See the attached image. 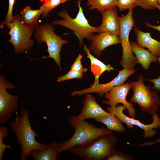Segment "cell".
Returning <instances> with one entry per match:
<instances>
[{"label": "cell", "instance_id": "cell-18", "mask_svg": "<svg viewBox=\"0 0 160 160\" xmlns=\"http://www.w3.org/2000/svg\"><path fill=\"white\" fill-rule=\"evenodd\" d=\"M41 9L33 10L29 6H26L20 12L21 23L29 28L36 30L39 27L38 22L40 16L42 14Z\"/></svg>", "mask_w": 160, "mask_h": 160}, {"label": "cell", "instance_id": "cell-14", "mask_svg": "<svg viewBox=\"0 0 160 160\" xmlns=\"http://www.w3.org/2000/svg\"><path fill=\"white\" fill-rule=\"evenodd\" d=\"M90 40L91 43L89 49L97 57L101 55L103 51L106 47L120 43L118 36L107 33H100L96 35L92 34Z\"/></svg>", "mask_w": 160, "mask_h": 160}, {"label": "cell", "instance_id": "cell-31", "mask_svg": "<svg viewBox=\"0 0 160 160\" xmlns=\"http://www.w3.org/2000/svg\"><path fill=\"white\" fill-rule=\"evenodd\" d=\"M146 80L152 82L153 84V86L152 89H155L158 91H160V75L156 79H148Z\"/></svg>", "mask_w": 160, "mask_h": 160}, {"label": "cell", "instance_id": "cell-9", "mask_svg": "<svg viewBox=\"0 0 160 160\" xmlns=\"http://www.w3.org/2000/svg\"><path fill=\"white\" fill-rule=\"evenodd\" d=\"M126 109L124 105L110 106L106 108L108 111L116 116L122 122L126 124L128 128L132 129L135 125L143 129V136L145 138H151L155 135L156 132L154 129H160V118L156 113L152 116V122L150 124H145L134 118L126 116L124 113L123 111Z\"/></svg>", "mask_w": 160, "mask_h": 160}, {"label": "cell", "instance_id": "cell-17", "mask_svg": "<svg viewBox=\"0 0 160 160\" xmlns=\"http://www.w3.org/2000/svg\"><path fill=\"white\" fill-rule=\"evenodd\" d=\"M130 44L132 51L135 55L138 63L141 65L144 69L148 70L151 63L157 61V57L137 44L132 42Z\"/></svg>", "mask_w": 160, "mask_h": 160}, {"label": "cell", "instance_id": "cell-27", "mask_svg": "<svg viewBox=\"0 0 160 160\" xmlns=\"http://www.w3.org/2000/svg\"><path fill=\"white\" fill-rule=\"evenodd\" d=\"M136 0H117L116 6L121 11L133 9L136 7Z\"/></svg>", "mask_w": 160, "mask_h": 160}, {"label": "cell", "instance_id": "cell-19", "mask_svg": "<svg viewBox=\"0 0 160 160\" xmlns=\"http://www.w3.org/2000/svg\"><path fill=\"white\" fill-rule=\"evenodd\" d=\"M60 152L58 144L54 142L44 150L31 151L29 155L32 156L35 160H55Z\"/></svg>", "mask_w": 160, "mask_h": 160}, {"label": "cell", "instance_id": "cell-7", "mask_svg": "<svg viewBox=\"0 0 160 160\" xmlns=\"http://www.w3.org/2000/svg\"><path fill=\"white\" fill-rule=\"evenodd\" d=\"M36 30L34 36L38 44L45 42L47 45L49 56L43 58L50 57L53 58L61 71L60 54L62 46L67 43L68 41L63 39L61 37L56 34L53 25L48 23L40 25Z\"/></svg>", "mask_w": 160, "mask_h": 160}, {"label": "cell", "instance_id": "cell-24", "mask_svg": "<svg viewBox=\"0 0 160 160\" xmlns=\"http://www.w3.org/2000/svg\"><path fill=\"white\" fill-rule=\"evenodd\" d=\"M8 132L7 128L4 126H0V160L3 159L4 152L6 148L11 149V145L4 144L3 142V139L7 137Z\"/></svg>", "mask_w": 160, "mask_h": 160}, {"label": "cell", "instance_id": "cell-16", "mask_svg": "<svg viewBox=\"0 0 160 160\" xmlns=\"http://www.w3.org/2000/svg\"><path fill=\"white\" fill-rule=\"evenodd\" d=\"M137 37V44L143 47L147 48L153 55L158 58L160 56V41L153 38L149 32H145L139 29H134Z\"/></svg>", "mask_w": 160, "mask_h": 160}, {"label": "cell", "instance_id": "cell-6", "mask_svg": "<svg viewBox=\"0 0 160 160\" xmlns=\"http://www.w3.org/2000/svg\"><path fill=\"white\" fill-rule=\"evenodd\" d=\"M118 20L119 25V37L122 49V59L120 64L123 68L133 70L135 65L138 63L136 58L133 55L129 40V33L135 25L133 9H129L126 15L118 17Z\"/></svg>", "mask_w": 160, "mask_h": 160}, {"label": "cell", "instance_id": "cell-22", "mask_svg": "<svg viewBox=\"0 0 160 160\" xmlns=\"http://www.w3.org/2000/svg\"><path fill=\"white\" fill-rule=\"evenodd\" d=\"M117 0H87V5L89 10L97 9L102 12L116 6Z\"/></svg>", "mask_w": 160, "mask_h": 160}, {"label": "cell", "instance_id": "cell-21", "mask_svg": "<svg viewBox=\"0 0 160 160\" xmlns=\"http://www.w3.org/2000/svg\"><path fill=\"white\" fill-rule=\"evenodd\" d=\"M95 120L96 122L105 124L106 128L111 131L120 133L126 131V128L122 124V122L116 116L111 113L98 117Z\"/></svg>", "mask_w": 160, "mask_h": 160}, {"label": "cell", "instance_id": "cell-4", "mask_svg": "<svg viewBox=\"0 0 160 160\" xmlns=\"http://www.w3.org/2000/svg\"><path fill=\"white\" fill-rule=\"evenodd\" d=\"M81 0H78L77 3L79 10L75 18L71 17L67 11L63 9L58 13L62 19L53 21L52 22L55 25H60L73 31L74 34L78 38L80 46L83 44L84 39L90 40L92 33L98 32V27L91 25L85 17L81 5Z\"/></svg>", "mask_w": 160, "mask_h": 160}, {"label": "cell", "instance_id": "cell-30", "mask_svg": "<svg viewBox=\"0 0 160 160\" xmlns=\"http://www.w3.org/2000/svg\"><path fill=\"white\" fill-rule=\"evenodd\" d=\"M82 55L79 54L76 58L71 67V70L83 72L87 71V69L83 67L81 63Z\"/></svg>", "mask_w": 160, "mask_h": 160}, {"label": "cell", "instance_id": "cell-15", "mask_svg": "<svg viewBox=\"0 0 160 160\" xmlns=\"http://www.w3.org/2000/svg\"><path fill=\"white\" fill-rule=\"evenodd\" d=\"M102 21L101 25L98 27V32L107 33L118 36L119 25L118 20L117 9L116 7L105 10L101 12Z\"/></svg>", "mask_w": 160, "mask_h": 160}, {"label": "cell", "instance_id": "cell-32", "mask_svg": "<svg viewBox=\"0 0 160 160\" xmlns=\"http://www.w3.org/2000/svg\"><path fill=\"white\" fill-rule=\"evenodd\" d=\"M156 8H157L160 11V7L158 4L156 6ZM145 25L148 27L152 28L160 32V25L158 26L154 25L148 22H146L145 23Z\"/></svg>", "mask_w": 160, "mask_h": 160}, {"label": "cell", "instance_id": "cell-2", "mask_svg": "<svg viewBox=\"0 0 160 160\" xmlns=\"http://www.w3.org/2000/svg\"><path fill=\"white\" fill-rule=\"evenodd\" d=\"M68 122L74 132L69 139L58 144L61 152L69 151L74 147L85 146L102 136L113 133L107 128L97 127L85 120L76 121L68 119Z\"/></svg>", "mask_w": 160, "mask_h": 160}, {"label": "cell", "instance_id": "cell-13", "mask_svg": "<svg viewBox=\"0 0 160 160\" xmlns=\"http://www.w3.org/2000/svg\"><path fill=\"white\" fill-rule=\"evenodd\" d=\"M81 112L77 116H71L68 119L78 121L87 119H95L110 114L103 109L97 102L95 98L89 94H86L83 103Z\"/></svg>", "mask_w": 160, "mask_h": 160}, {"label": "cell", "instance_id": "cell-1", "mask_svg": "<svg viewBox=\"0 0 160 160\" xmlns=\"http://www.w3.org/2000/svg\"><path fill=\"white\" fill-rule=\"evenodd\" d=\"M29 113V111L23 107L22 103L21 115L16 114L15 119L9 123V126L16 135L17 142L20 145L21 153L20 157L22 160H26L31 151L43 150L49 145L36 140L35 138L38 137V134L32 128Z\"/></svg>", "mask_w": 160, "mask_h": 160}, {"label": "cell", "instance_id": "cell-11", "mask_svg": "<svg viewBox=\"0 0 160 160\" xmlns=\"http://www.w3.org/2000/svg\"><path fill=\"white\" fill-rule=\"evenodd\" d=\"M133 84V81H131L114 87L105 94V98L107 100H103V103L113 106L121 103L128 110L129 116L135 118V110L133 105L126 100L127 96L132 89Z\"/></svg>", "mask_w": 160, "mask_h": 160}, {"label": "cell", "instance_id": "cell-10", "mask_svg": "<svg viewBox=\"0 0 160 160\" xmlns=\"http://www.w3.org/2000/svg\"><path fill=\"white\" fill-rule=\"evenodd\" d=\"M2 75L0 76V123H5L18 109L19 97L9 94L7 89H15Z\"/></svg>", "mask_w": 160, "mask_h": 160}, {"label": "cell", "instance_id": "cell-20", "mask_svg": "<svg viewBox=\"0 0 160 160\" xmlns=\"http://www.w3.org/2000/svg\"><path fill=\"white\" fill-rule=\"evenodd\" d=\"M84 50L87 55V57L90 61L91 69L95 77L94 83H98L100 76L105 71L115 70L110 64H105L92 55L86 45H84Z\"/></svg>", "mask_w": 160, "mask_h": 160}, {"label": "cell", "instance_id": "cell-35", "mask_svg": "<svg viewBox=\"0 0 160 160\" xmlns=\"http://www.w3.org/2000/svg\"><path fill=\"white\" fill-rule=\"evenodd\" d=\"M158 5L160 7V0H158Z\"/></svg>", "mask_w": 160, "mask_h": 160}, {"label": "cell", "instance_id": "cell-3", "mask_svg": "<svg viewBox=\"0 0 160 160\" xmlns=\"http://www.w3.org/2000/svg\"><path fill=\"white\" fill-rule=\"evenodd\" d=\"M117 142L113 133L106 134L95 139L85 146L74 147L69 151L86 160L106 159L114 151Z\"/></svg>", "mask_w": 160, "mask_h": 160}, {"label": "cell", "instance_id": "cell-28", "mask_svg": "<svg viewBox=\"0 0 160 160\" xmlns=\"http://www.w3.org/2000/svg\"><path fill=\"white\" fill-rule=\"evenodd\" d=\"M158 4V0H136V6L146 9H153Z\"/></svg>", "mask_w": 160, "mask_h": 160}, {"label": "cell", "instance_id": "cell-25", "mask_svg": "<svg viewBox=\"0 0 160 160\" xmlns=\"http://www.w3.org/2000/svg\"><path fill=\"white\" fill-rule=\"evenodd\" d=\"M15 0H9L8 8L7 13L5 19L1 23L0 28L3 27L4 25H6L8 28L11 23L14 19V16L12 15V11Z\"/></svg>", "mask_w": 160, "mask_h": 160}, {"label": "cell", "instance_id": "cell-33", "mask_svg": "<svg viewBox=\"0 0 160 160\" xmlns=\"http://www.w3.org/2000/svg\"><path fill=\"white\" fill-rule=\"evenodd\" d=\"M160 142V139H158L153 142H145L141 143L139 145L140 146L143 147L145 146H150L153 145L154 143Z\"/></svg>", "mask_w": 160, "mask_h": 160}, {"label": "cell", "instance_id": "cell-34", "mask_svg": "<svg viewBox=\"0 0 160 160\" xmlns=\"http://www.w3.org/2000/svg\"><path fill=\"white\" fill-rule=\"evenodd\" d=\"M157 61L160 63V56L158 57Z\"/></svg>", "mask_w": 160, "mask_h": 160}, {"label": "cell", "instance_id": "cell-12", "mask_svg": "<svg viewBox=\"0 0 160 160\" xmlns=\"http://www.w3.org/2000/svg\"><path fill=\"white\" fill-rule=\"evenodd\" d=\"M135 71L134 70L123 68L119 71L117 76L111 81L104 84L94 83L89 88L72 92L71 95L72 96L76 95L79 96L84 94L96 93L102 97L114 87L124 84L127 78Z\"/></svg>", "mask_w": 160, "mask_h": 160}, {"label": "cell", "instance_id": "cell-26", "mask_svg": "<svg viewBox=\"0 0 160 160\" xmlns=\"http://www.w3.org/2000/svg\"><path fill=\"white\" fill-rule=\"evenodd\" d=\"M83 75V72L70 70L65 75L58 77L57 80V81L62 82L72 79H82Z\"/></svg>", "mask_w": 160, "mask_h": 160}, {"label": "cell", "instance_id": "cell-23", "mask_svg": "<svg viewBox=\"0 0 160 160\" xmlns=\"http://www.w3.org/2000/svg\"><path fill=\"white\" fill-rule=\"evenodd\" d=\"M43 3L40 7L43 17L46 16L47 14L53 9L57 7L60 4L68 1V0H39Z\"/></svg>", "mask_w": 160, "mask_h": 160}, {"label": "cell", "instance_id": "cell-5", "mask_svg": "<svg viewBox=\"0 0 160 160\" xmlns=\"http://www.w3.org/2000/svg\"><path fill=\"white\" fill-rule=\"evenodd\" d=\"M132 89L133 94L130 102L137 104L141 111L153 115L156 113L160 104L159 98L155 91H151L150 87L143 82V77L140 75L136 81H133Z\"/></svg>", "mask_w": 160, "mask_h": 160}, {"label": "cell", "instance_id": "cell-29", "mask_svg": "<svg viewBox=\"0 0 160 160\" xmlns=\"http://www.w3.org/2000/svg\"><path fill=\"white\" fill-rule=\"evenodd\" d=\"M133 159V157L130 155L115 150L106 159L108 160H131Z\"/></svg>", "mask_w": 160, "mask_h": 160}, {"label": "cell", "instance_id": "cell-8", "mask_svg": "<svg viewBox=\"0 0 160 160\" xmlns=\"http://www.w3.org/2000/svg\"><path fill=\"white\" fill-rule=\"evenodd\" d=\"M20 17L17 14L15 15L8 28L10 38L8 41L14 47L16 54L28 51L34 44L31 38L34 30L23 24L20 21Z\"/></svg>", "mask_w": 160, "mask_h": 160}]
</instances>
